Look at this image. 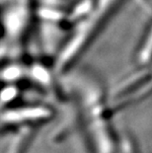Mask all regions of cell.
Returning a JSON list of instances; mask_svg holds the SVG:
<instances>
[{"instance_id": "obj_4", "label": "cell", "mask_w": 152, "mask_h": 153, "mask_svg": "<svg viewBox=\"0 0 152 153\" xmlns=\"http://www.w3.org/2000/svg\"><path fill=\"white\" fill-rule=\"evenodd\" d=\"M38 126L18 128L8 145L7 153H28L32 141L37 133Z\"/></svg>"}, {"instance_id": "obj_5", "label": "cell", "mask_w": 152, "mask_h": 153, "mask_svg": "<svg viewBox=\"0 0 152 153\" xmlns=\"http://www.w3.org/2000/svg\"><path fill=\"white\" fill-rule=\"evenodd\" d=\"M119 153H122V152H121V151H119Z\"/></svg>"}, {"instance_id": "obj_1", "label": "cell", "mask_w": 152, "mask_h": 153, "mask_svg": "<svg viewBox=\"0 0 152 153\" xmlns=\"http://www.w3.org/2000/svg\"><path fill=\"white\" fill-rule=\"evenodd\" d=\"M71 85L80 105L82 126L93 153H119L121 142L117 140L110 117L107 114L104 94L99 83L86 73H75Z\"/></svg>"}, {"instance_id": "obj_3", "label": "cell", "mask_w": 152, "mask_h": 153, "mask_svg": "<svg viewBox=\"0 0 152 153\" xmlns=\"http://www.w3.org/2000/svg\"><path fill=\"white\" fill-rule=\"evenodd\" d=\"M50 118L51 112L43 107L9 109L3 114V126L7 128L39 126Z\"/></svg>"}, {"instance_id": "obj_2", "label": "cell", "mask_w": 152, "mask_h": 153, "mask_svg": "<svg viewBox=\"0 0 152 153\" xmlns=\"http://www.w3.org/2000/svg\"><path fill=\"white\" fill-rule=\"evenodd\" d=\"M125 0H94L86 17L79 22L75 31L71 34L60 50L56 58V67L64 70L86 50L101 30L113 17Z\"/></svg>"}]
</instances>
